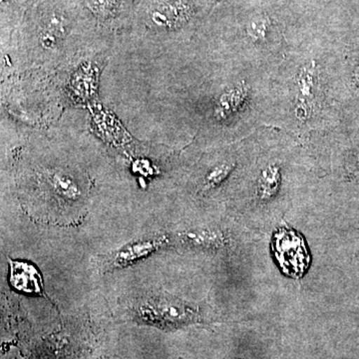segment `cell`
<instances>
[{
    "label": "cell",
    "mask_w": 359,
    "mask_h": 359,
    "mask_svg": "<svg viewBox=\"0 0 359 359\" xmlns=\"http://www.w3.org/2000/svg\"><path fill=\"white\" fill-rule=\"evenodd\" d=\"M136 318L144 325L174 330L196 323L197 311L173 297H152L137 306Z\"/></svg>",
    "instance_id": "6da1fadb"
},
{
    "label": "cell",
    "mask_w": 359,
    "mask_h": 359,
    "mask_svg": "<svg viewBox=\"0 0 359 359\" xmlns=\"http://www.w3.org/2000/svg\"><path fill=\"white\" fill-rule=\"evenodd\" d=\"M165 243H166V238L164 236H154V237L132 241L121 249L110 254L106 259V266L111 269L124 268L153 254Z\"/></svg>",
    "instance_id": "7a4b0ae2"
},
{
    "label": "cell",
    "mask_w": 359,
    "mask_h": 359,
    "mask_svg": "<svg viewBox=\"0 0 359 359\" xmlns=\"http://www.w3.org/2000/svg\"><path fill=\"white\" fill-rule=\"evenodd\" d=\"M11 283L14 289L26 294H42L43 283L39 269L25 262L9 261Z\"/></svg>",
    "instance_id": "3957f363"
},
{
    "label": "cell",
    "mask_w": 359,
    "mask_h": 359,
    "mask_svg": "<svg viewBox=\"0 0 359 359\" xmlns=\"http://www.w3.org/2000/svg\"><path fill=\"white\" fill-rule=\"evenodd\" d=\"M189 8L180 1L167 2L156 7L151 13V20L159 27H174L188 20Z\"/></svg>",
    "instance_id": "277c9868"
},
{
    "label": "cell",
    "mask_w": 359,
    "mask_h": 359,
    "mask_svg": "<svg viewBox=\"0 0 359 359\" xmlns=\"http://www.w3.org/2000/svg\"><path fill=\"white\" fill-rule=\"evenodd\" d=\"M248 87L245 82L229 89L219 98L216 108V116L224 118L238 109L247 98Z\"/></svg>",
    "instance_id": "5b68a950"
},
{
    "label": "cell",
    "mask_w": 359,
    "mask_h": 359,
    "mask_svg": "<svg viewBox=\"0 0 359 359\" xmlns=\"http://www.w3.org/2000/svg\"><path fill=\"white\" fill-rule=\"evenodd\" d=\"M280 185V170L276 164L269 165L262 171L257 182V196L262 201L275 197Z\"/></svg>",
    "instance_id": "8992f818"
},
{
    "label": "cell",
    "mask_w": 359,
    "mask_h": 359,
    "mask_svg": "<svg viewBox=\"0 0 359 359\" xmlns=\"http://www.w3.org/2000/svg\"><path fill=\"white\" fill-rule=\"evenodd\" d=\"M50 182L54 192L66 200L75 201L79 198L80 190L76 182L62 172H54L50 175Z\"/></svg>",
    "instance_id": "52a82bcc"
},
{
    "label": "cell",
    "mask_w": 359,
    "mask_h": 359,
    "mask_svg": "<svg viewBox=\"0 0 359 359\" xmlns=\"http://www.w3.org/2000/svg\"><path fill=\"white\" fill-rule=\"evenodd\" d=\"M316 62L309 63L302 66L297 76V87H299V96L302 100L309 101L313 96V91L316 83Z\"/></svg>",
    "instance_id": "ba28073f"
},
{
    "label": "cell",
    "mask_w": 359,
    "mask_h": 359,
    "mask_svg": "<svg viewBox=\"0 0 359 359\" xmlns=\"http://www.w3.org/2000/svg\"><path fill=\"white\" fill-rule=\"evenodd\" d=\"M219 238L217 233L209 231H188L181 236V241L184 243H190L193 245H205L218 242Z\"/></svg>",
    "instance_id": "9c48e42d"
},
{
    "label": "cell",
    "mask_w": 359,
    "mask_h": 359,
    "mask_svg": "<svg viewBox=\"0 0 359 359\" xmlns=\"http://www.w3.org/2000/svg\"><path fill=\"white\" fill-rule=\"evenodd\" d=\"M235 165L233 163L224 162L218 166L212 168L209 174L205 177V183L208 188H212V187L219 185L224 179L228 177L231 173Z\"/></svg>",
    "instance_id": "30bf717a"
},
{
    "label": "cell",
    "mask_w": 359,
    "mask_h": 359,
    "mask_svg": "<svg viewBox=\"0 0 359 359\" xmlns=\"http://www.w3.org/2000/svg\"><path fill=\"white\" fill-rule=\"evenodd\" d=\"M269 21L264 16L252 18L248 25V34L255 40H263L268 34Z\"/></svg>",
    "instance_id": "8fae6325"
},
{
    "label": "cell",
    "mask_w": 359,
    "mask_h": 359,
    "mask_svg": "<svg viewBox=\"0 0 359 359\" xmlns=\"http://www.w3.org/2000/svg\"><path fill=\"white\" fill-rule=\"evenodd\" d=\"M86 4L94 13L100 16H109L115 13L118 0H86Z\"/></svg>",
    "instance_id": "7c38bea8"
},
{
    "label": "cell",
    "mask_w": 359,
    "mask_h": 359,
    "mask_svg": "<svg viewBox=\"0 0 359 359\" xmlns=\"http://www.w3.org/2000/svg\"><path fill=\"white\" fill-rule=\"evenodd\" d=\"M351 68H353V82L359 88V43L355 45V48L351 53Z\"/></svg>",
    "instance_id": "4fadbf2b"
},
{
    "label": "cell",
    "mask_w": 359,
    "mask_h": 359,
    "mask_svg": "<svg viewBox=\"0 0 359 359\" xmlns=\"http://www.w3.org/2000/svg\"><path fill=\"white\" fill-rule=\"evenodd\" d=\"M311 106H309V101L301 100L297 102V107H295V116L297 119L304 121L308 119L309 114H311Z\"/></svg>",
    "instance_id": "5bb4252c"
}]
</instances>
